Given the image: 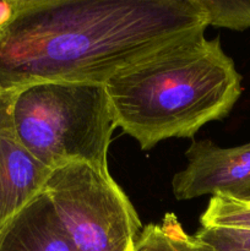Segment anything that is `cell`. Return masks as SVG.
Instances as JSON below:
<instances>
[{"mask_svg":"<svg viewBox=\"0 0 250 251\" xmlns=\"http://www.w3.org/2000/svg\"><path fill=\"white\" fill-rule=\"evenodd\" d=\"M216 251H250V233L221 228H200L195 235Z\"/></svg>","mask_w":250,"mask_h":251,"instance_id":"cell-10","label":"cell"},{"mask_svg":"<svg viewBox=\"0 0 250 251\" xmlns=\"http://www.w3.org/2000/svg\"><path fill=\"white\" fill-rule=\"evenodd\" d=\"M51 169L34 158L15 136L9 95L0 92V232L44 190Z\"/></svg>","mask_w":250,"mask_h":251,"instance_id":"cell-6","label":"cell"},{"mask_svg":"<svg viewBox=\"0 0 250 251\" xmlns=\"http://www.w3.org/2000/svg\"><path fill=\"white\" fill-rule=\"evenodd\" d=\"M245 199H250V194H248V195L245 196Z\"/></svg>","mask_w":250,"mask_h":251,"instance_id":"cell-15","label":"cell"},{"mask_svg":"<svg viewBox=\"0 0 250 251\" xmlns=\"http://www.w3.org/2000/svg\"><path fill=\"white\" fill-rule=\"evenodd\" d=\"M104 87L117 127L144 151L222 120L243 92L242 76L220 38L205 34L123 69Z\"/></svg>","mask_w":250,"mask_h":251,"instance_id":"cell-2","label":"cell"},{"mask_svg":"<svg viewBox=\"0 0 250 251\" xmlns=\"http://www.w3.org/2000/svg\"><path fill=\"white\" fill-rule=\"evenodd\" d=\"M185 157L188 164L172 180L176 200L218 194L245 198L250 194V142L220 147L210 140H200L190 145Z\"/></svg>","mask_w":250,"mask_h":251,"instance_id":"cell-5","label":"cell"},{"mask_svg":"<svg viewBox=\"0 0 250 251\" xmlns=\"http://www.w3.org/2000/svg\"><path fill=\"white\" fill-rule=\"evenodd\" d=\"M0 251H77L44 193L0 232Z\"/></svg>","mask_w":250,"mask_h":251,"instance_id":"cell-7","label":"cell"},{"mask_svg":"<svg viewBox=\"0 0 250 251\" xmlns=\"http://www.w3.org/2000/svg\"><path fill=\"white\" fill-rule=\"evenodd\" d=\"M134 251H181L174 245L161 225H149L142 228L135 240Z\"/></svg>","mask_w":250,"mask_h":251,"instance_id":"cell-12","label":"cell"},{"mask_svg":"<svg viewBox=\"0 0 250 251\" xmlns=\"http://www.w3.org/2000/svg\"><path fill=\"white\" fill-rule=\"evenodd\" d=\"M207 26L234 31L250 28V0H198Z\"/></svg>","mask_w":250,"mask_h":251,"instance_id":"cell-9","label":"cell"},{"mask_svg":"<svg viewBox=\"0 0 250 251\" xmlns=\"http://www.w3.org/2000/svg\"><path fill=\"white\" fill-rule=\"evenodd\" d=\"M201 228H221L250 233V199L218 194L208 201L200 217Z\"/></svg>","mask_w":250,"mask_h":251,"instance_id":"cell-8","label":"cell"},{"mask_svg":"<svg viewBox=\"0 0 250 251\" xmlns=\"http://www.w3.org/2000/svg\"><path fill=\"white\" fill-rule=\"evenodd\" d=\"M129 251H134V245H132L131 248H130V250Z\"/></svg>","mask_w":250,"mask_h":251,"instance_id":"cell-14","label":"cell"},{"mask_svg":"<svg viewBox=\"0 0 250 251\" xmlns=\"http://www.w3.org/2000/svg\"><path fill=\"white\" fill-rule=\"evenodd\" d=\"M15 7V0H7V1H0V24L6 21L11 16Z\"/></svg>","mask_w":250,"mask_h":251,"instance_id":"cell-13","label":"cell"},{"mask_svg":"<svg viewBox=\"0 0 250 251\" xmlns=\"http://www.w3.org/2000/svg\"><path fill=\"white\" fill-rule=\"evenodd\" d=\"M206 28L198 0H15L0 24V92L43 81L104 83Z\"/></svg>","mask_w":250,"mask_h":251,"instance_id":"cell-1","label":"cell"},{"mask_svg":"<svg viewBox=\"0 0 250 251\" xmlns=\"http://www.w3.org/2000/svg\"><path fill=\"white\" fill-rule=\"evenodd\" d=\"M162 229L181 251H216L210 245L201 242L195 235H190L184 230L174 213H167L161 225Z\"/></svg>","mask_w":250,"mask_h":251,"instance_id":"cell-11","label":"cell"},{"mask_svg":"<svg viewBox=\"0 0 250 251\" xmlns=\"http://www.w3.org/2000/svg\"><path fill=\"white\" fill-rule=\"evenodd\" d=\"M9 95L17 141L49 169L86 162L108 169L115 125L104 83L43 81Z\"/></svg>","mask_w":250,"mask_h":251,"instance_id":"cell-3","label":"cell"},{"mask_svg":"<svg viewBox=\"0 0 250 251\" xmlns=\"http://www.w3.org/2000/svg\"><path fill=\"white\" fill-rule=\"evenodd\" d=\"M43 193L77 251H129L142 230L108 169L69 162L51 171Z\"/></svg>","mask_w":250,"mask_h":251,"instance_id":"cell-4","label":"cell"}]
</instances>
